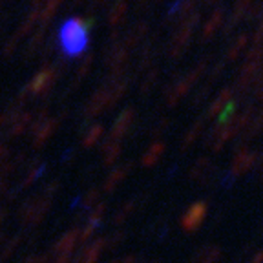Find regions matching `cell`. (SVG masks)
<instances>
[{
  "mask_svg": "<svg viewBox=\"0 0 263 263\" xmlns=\"http://www.w3.org/2000/svg\"><path fill=\"white\" fill-rule=\"evenodd\" d=\"M90 22L84 18H70L60 26L59 42L66 57H77L84 53L90 40Z\"/></svg>",
  "mask_w": 263,
  "mask_h": 263,
  "instance_id": "6da1fadb",
  "label": "cell"
},
{
  "mask_svg": "<svg viewBox=\"0 0 263 263\" xmlns=\"http://www.w3.org/2000/svg\"><path fill=\"white\" fill-rule=\"evenodd\" d=\"M59 75H60V70L59 66L57 68H44L37 73L30 81V84L26 86L24 90V95L26 94H31V95H44L48 94L55 82L59 81Z\"/></svg>",
  "mask_w": 263,
  "mask_h": 263,
  "instance_id": "7a4b0ae2",
  "label": "cell"
},
{
  "mask_svg": "<svg viewBox=\"0 0 263 263\" xmlns=\"http://www.w3.org/2000/svg\"><path fill=\"white\" fill-rule=\"evenodd\" d=\"M208 212V201H195L194 205H190L187 212L181 216V229L187 234H194L201 229V225L205 223V217Z\"/></svg>",
  "mask_w": 263,
  "mask_h": 263,
  "instance_id": "3957f363",
  "label": "cell"
},
{
  "mask_svg": "<svg viewBox=\"0 0 263 263\" xmlns=\"http://www.w3.org/2000/svg\"><path fill=\"white\" fill-rule=\"evenodd\" d=\"M50 210V200L46 198H35L31 201H26L20 207V220L24 223H30V225H37L42 221V217L46 216V212Z\"/></svg>",
  "mask_w": 263,
  "mask_h": 263,
  "instance_id": "277c9868",
  "label": "cell"
},
{
  "mask_svg": "<svg viewBox=\"0 0 263 263\" xmlns=\"http://www.w3.org/2000/svg\"><path fill=\"white\" fill-rule=\"evenodd\" d=\"M256 157H258V156H256L254 152H249L245 146H239V148L236 150V154H234V157H232V165H230L229 172L234 176V178L247 174V172L254 166Z\"/></svg>",
  "mask_w": 263,
  "mask_h": 263,
  "instance_id": "5b68a950",
  "label": "cell"
},
{
  "mask_svg": "<svg viewBox=\"0 0 263 263\" xmlns=\"http://www.w3.org/2000/svg\"><path fill=\"white\" fill-rule=\"evenodd\" d=\"M134 115H136V112L132 110V108H126L124 112H121V115L117 117V121L114 123V126H112L110 139H114V141L121 139V137L130 130L132 123H134Z\"/></svg>",
  "mask_w": 263,
  "mask_h": 263,
  "instance_id": "8992f818",
  "label": "cell"
},
{
  "mask_svg": "<svg viewBox=\"0 0 263 263\" xmlns=\"http://www.w3.org/2000/svg\"><path fill=\"white\" fill-rule=\"evenodd\" d=\"M104 108H108V90L106 86L101 90H97L94 95H92V99H90L88 106H86V117L88 119H92V117H95V115L101 114Z\"/></svg>",
  "mask_w": 263,
  "mask_h": 263,
  "instance_id": "52a82bcc",
  "label": "cell"
},
{
  "mask_svg": "<svg viewBox=\"0 0 263 263\" xmlns=\"http://www.w3.org/2000/svg\"><path fill=\"white\" fill-rule=\"evenodd\" d=\"M79 242V230H73V232H66L59 242L55 243V249L53 251L59 252L62 256H70V252L75 249V243Z\"/></svg>",
  "mask_w": 263,
  "mask_h": 263,
  "instance_id": "ba28073f",
  "label": "cell"
},
{
  "mask_svg": "<svg viewBox=\"0 0 263 263\" xmlns=\"http://www.w3.org/2000/svg\"><path fill=\"white\" fill-rule=\"evenodd\" d=\"M132 165H123V166H117V168L112 172L110 176L106 178V181H104V185H102V188H104V192H114V188L119 185L121 181H123L124 178L128 176V172H130Z\"/></svg>",
  "mask_w": 263,
  "mask_h": 263,
  "instance_id": "9c48e42d",
  "label": "cell"
},
{
  "mask_svg": "<svg viewBox=\"0 0 263 263\" xmlns=\"http://www.w3.org/2000/svg\"><path fill=\"white\" fill-rule=\"evenodd\" d=\"M163 154H165V143H154L152 146L143 154V157H141V165L154 166L159 159H161Z\"/></svg>",
  "mask_w": 263,
  "mask_h": 263,
  "instance_id": "30bf717a",
  "label": "cell"
},
{
  "mask_svg": "<svg viewBox=\"0 0 263 263\" xmlns=\"http://www.w3.org/2000/svg\"><path fill=\"white\" fill-rule=\"evenodd\" d=\"M119 156H121L119 143L114 141V139L106 141L104 146H102V161H104V165H112V163H115Z\"/></svg>",
  "mask_w": 263,
  "mask_h": 263,
  "instance_id": "8fae6325",
  "label": "cell"
},
{
  "mask_svg": "<svg viewBox=\"0 0 263 263\" xmlns=\"http://www.w3.org/2000/svg\"><path fill=\"white\" fill-rule=\"evenodd\" d=\"M212 163H210V159H207V157H200L198 161L194 163V166L190 168V179H203L205 176L212 170Z\"/></svg>",
  "mask_w": 263,
  "mask_h": 263,
  "instance_id": "7c38bea8",
  "label": "cell"
},
{
  "mask_svg": "<svg viewBox=\"0 0 263 263\" xmlns=\"http://www.w3.org/2000/svg\"><path fill=\"white\" fill-rule=\"evenodd\" d=\"M230 95H232V94H230V90H229V88L223 90V92H221V94H220V97H217L216 101H214L212 104H210V108H208L207 117H216V115L221 112V108L225 106L227 102H230Z\"/></svg>",
  "mask_w": 263,
  "mask_h": 263,
  "instance_id": "4fadbf2b",
  "label": "cell"
},
{
  "mask_svg": "<svg viewBox=\"0 0 263 263\" xmlns=\"http://www.w3.org/2000/svg\"><path fill=\"white\" fill-rule=\"evenodd\" d=\"M203 130V119L195 121V124L190 128V130L187 132V136H185V139H183L181 143V148L183 150H188L192 146V144L195 143V139H198V136H200V132Z\"/></svg>",
  "mask_w": 263,
  "mask_h": 263,
  "instance_id": "5bb4252c",
  "label": "cell"
},
{
  "mask_svg": "<svg viewBox=\"0 0 263 263\" xmlns=\"http://www.w3.org/2000/svg\"><path fill=\"white\" fill-rule=\"evenodd\" d=\"M42 44H44V28H40V30L33 35V38L28 42V48H26V57H33L35 53L40 50Z\"/></svg>",
  "mask_w": 263,
  "mask_h": 263,
  "instance_id": "9a60e30c",
  "label": "cell"
},
{
  "mask_svg": "<svg viewBox=\"0 0 263 263\" xmlns=\"http://www.w3.org/2000/svg\"><path fill=\"white\" fill-rule=\"evenodd\" d=\"M124 13H126V2H124V0H117V4H115L110 11V24L112 26L119 24L124 18Z\"/></svg>",
  "mask_w": 263,
  "mask_h": 263,
  "instance_id": "2e32d148",
  "label": "cell"
},
{
  "mask_svg": "<svg viewBox=\"0 0 263 263\" xmlns=\"http://www.w3.org/2000/svg\"><path fill=\"white\" fill-rule=\"evenodd\" d=\"M102 126H94L92 128V130L88 132V134H86V137H84V141H82V144H84L86 148H92V146H94V144H97L99 141H101V137H102Z\"/></svg>",
  "mask_w": 263,
  "mask_h": 263,
  "instance_id": "e0dca14e",
  "label": "cell"
},
{
  "mask_svg": "<svg viewBox=\"0 0 263 263\" xmlns=\"http://www.w3.org/2000/svg\"><path fill=\"white\" fill-rule=\"evenodd\" d=\"M134 210H136V201H128V203H124V207L114 214V223L115 225H121V223H123V221L126 220Z\"/></svg>",
  "mask_w": 263,
  "mask_h": 263,
  "instance_id": "ac0fdd59",
  "label": "cell"
},
{
  "mask_svg": "<svg viewBox=\"0 0 263 263\" xmlns=\"http://www.w3.org/2000/svg\"><path fill=\"white\" fill-rule=\"evenodd\" d=\"M221 18H223V15H221V11H216L212 15V17H210V20L207 22V24H205V28H203V37H210V35L214 33V31L217 30V26L221 24Z\"/></svg>",
  "mask_w": 263,
  "mask_h": 263,
  "instance_id": "d6986e66",
  "label": "cell"
},
{
  "mask_svg": "<svg viewBox=\"0 0 263 263\" xmlns=\"http://www.w3.org/2000/svg\"><path fill=\"white\" fill-rule=\"evenodd\" d=\"M92 62H94V59L92 57H88V59H84V62L79 66V70H77V77H75V81H72V84H70V90H73V86H77L79 82L84 79L86 75H88L90 68H92Z\"/></svg>",
  "mask_w": 263,
  "mask_h": 263,
  "instance_id": "ffe728a7",
  "label": "cell"
},
{
  "mask_svg": "<svg viewBox=\"0 0 263 263\" xmlns=\"http://www.w3.org/2000/svg\"><path fill=\"white\" fill-rule=\"evenodd\" d=\"M124 238H126V234H124L123 230H119V232H114L112 236L104 238V243H106L108 249H117V247L124 242Z\"/></svg>",
  "mask_w": 263,
  "mask_h": 263,
  "instance_id": "44dd1931",
  "label": "cell"
},
{
  "mask_svg": "<svg viewBox=\"0 0 263 263\" xmlns=\"http://www.w3.org/2000/svg\"><path fill=\"white\" fill-rule=\"evenodd\" d=\"M18 242H20V238H13V239H9L8 243H6V247H4V251H2V254H0V259H6V258H9L11 256V252H13V249L18 245Z\"/></svg>",
  "mask_w": 263,
  "mask_h": 263,
  "instance_id": "7402d4cb",
  "label": "cell"
},
{
  "mask_svg": "<svg viewBox=\"0 0 263 263\" xmlns=\"http://www.w3.org/2000/svg\"><path fill=\"white\" fill-rule=\"evenodd\" d=\"M245 42H247V38H245V37H239V38H238V42L234 44L232 50L229 51V59H236V57L239 55V51L243 50V46H245Z\"/></svg>",
  "mask_w": 263,
  "mask_h": 263,
  "instance_id": "603a6c76",
  "label": "cell"
},
{
  "mask_svg": "<svg viewBox=\"0 0 263 263\" xmlns=\"http://www.w3.org/2000/svg\"><path fill=\"white\" fill-rule=\"evenodd\" d=\"M110 263H137V258L136 256H124V258H119V259H114Z\"/></svg>",
  "mask_w": 263,
  "mask_h": 263,
  "instance_id": "cb8c5ba5",
  "label": "cell"
},
{
  "mask_svg": "<svg viewBox=\"0 0 263 263\" xmlns=\"http://www.w3.org/2000/svg\"><path fill=\"white\" fill-rule=\"evenodd\" d=\"M42 261H46V256L38 254V256H31V258H30V259H26L24 263H42Z\"/></svg>",
  "mask_w": 263,
  "mask_h": 263,
  "instance_id": "d4e9b609",
  "label": "cell"
},
{
  "mask_svg": "<svg viewBox=\"0 0 263 263\" xmlns=\"http://www.w3.org/2000/svg\"><path fill=\"white\" fill-rule=\"evenodd\" d=\"M249 263H263V249L256 252V254L252 256L251 259H249Z\"/></svg>",
  "mask_w": 263,
  "mask_h": 263,
  "instance_id": "484cf974",
  "label": "cell"
},
{
  "mask_svg": "<svg viewBox=\"0 0 263 263\" xmlns=\"http://www.w3.org/2000/svg\"><path fill=\"white\" fill-rule=\"evenodd\" d=\"M4 156H6V146H2V144H0V163H2Z\"/></svg>",
  "mask_w": 263,
  "mask_h": 263,
  "instance_id": "4316f807",
  "label": "cell"
},
{
  "mask_svg": "<svg viewBox=\"0 0 263 263\" xmlns=\"http://www.w3.org/2000/svg\"><path fill=\"white\" fill-rule=\"evenodd\" d=\"M68 261H70V256H62L57 263H68Z\"/></svg>",
  "mask_w": 263,
  "mask_h": 263,
  "instance_id": "83f0119b",
  "label": "cell"
},
{
  "mask_svg": "<svg viewBox=\"0 0 263 263\" xmlns=\"http://www.w3.org/2000/svg\"><path fill=\"white\" fill-rule=\"evenodd\" d=\"M6 123V117H4V115H0V128H2V124H4Z\"/></svg>",
  "mask_w": 263,
  "mask_h": 263,
  "instance_id": "f1b7e54d",
  "label": "cell"
},
{
  "mask_svg": "<svg viewBox=\"0 0 263 263\" xmlns=\"http://www.w3.org/2000/svg\"><path fill=\"white\" fill-rule=\"evenodd\" d=\"M208 2H216V0H208Z\"/></svg>",
  "mask_w": 263,
  "mask_h": 263,
  "instance_id": "f546056e",
  "label": "cell"
},
{
  "mask_svg": "<svg viewBox=\"0 0 263 263\" xmlns=\"http://www.w3.org/2000/svg\"><path fill=\"white\" fill-rule=\"evenodd\" d=\"M261 99H263V92H261Z\"/></svg>",
  "mask_w": 263,
  "mask_h": 263,
  "instance_id": "4dcf8cb0",
  "label": "cell"
},
{
  "mask_svg": "<svg viewBox=\"0 0 263 263\" xmlns=\"http://www.w3.org/2000/svg\"><path fill=\"white\" fill-rule=\"evenodd\" d=\"M0 4H2V0H0Z\"/></svg>",
  "mask_w": 263,
  "mask_h": 263,
  "instance_id": "1f68e13d",
  "label": "cell"
}]
</instances>
